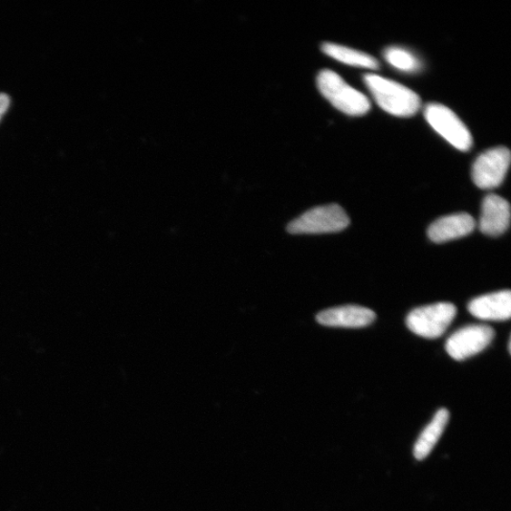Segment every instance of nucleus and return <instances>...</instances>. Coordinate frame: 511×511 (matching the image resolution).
Returning <instances> with one entry per match:
<instances>
[{
  "instance_id": "6e6552de",
  "label": "nucleus",
  "mask_w": 511,
  "mask_h": 511,
  "mask_svg": "<svg viewBox=\"0 0 511 511\" xmlns=\"http://www.w3.org/2000/svg\"><path fill=\"white\" fill-rule=\"evenodd\" d=\"M510 223V207L503 197L496 194L486 195L482 203L479 221L480 231L492 237L504 234Z\"/></svg>"
},
{
  "instance_id": "4468645a",
  "label": "nucleus",
  "mask_w": 511,
  "mask_h": 511,
  "mask_svg": "<svg viewBox=\"0 0 511 511\" xmlns=\"http://www.w3.org/2000/svg\"><path fill=\"white\" fill-rule=\"evenodd\" d=\"M386 60L398 71L413 74L420 71L419 60L401 47H389L384 53Z\"/></svg>"
},
{
  "instance_id": "f03ea898",
  "label": "nucleus",
  "mask_w": 511,
  "mask_h": 511,
  "mask_svg": "<svg viewBox=\"0 0 511 511\" xmlns=\"http://www.w3.org/2000/svg\"><path fill=\"white\" fill-rule=\"evenodd\" d=\"M317 84L320 93L333 106L349 116H363L371 107L367 96L354 90L341 76L329 70H323L319 74Z\"/></svg>"
},
{
  "instance_id": "f257e3e1",
  "label": "nucleus",
  "mask_w": 511,
  "mask_h": 511,
  "mask_svg": "<svg viewBox=\"0 0 511 511\" xmlns=\"http://www.w3.org/2000/svg\"><path fill=\"white\" fill-rule=\"evenodd\" d=\"M364 81L377 104L388 114L411 117L421 106L419 96L401 84L374 74L365 75Z\"/></svg>"
},
{
  "instance_id": "7ed1b4c3",
  "label": "nucleus",
  "mask_w": 511,
  "mask_h": 511,
  "mask_svg": "<svg viewBox=\"0 0 511 511\" xmlns=\"http://www.w3.org/2000/svg\"><path fill=\"white\" fill-rule=\"evenodd\" d=\"M349 225V218L338 204L319 206L304 212L287 226L290 234L339 232Z\"/></svg>"
},
{
  "instance_id": "20e7f679",
  "label": "nucleus",
  "mask_w": 511,
  "mask_h": 511,
  "mask_svg": "<svg viewBox=\"0 0 511 511\" xmlns=\"http://www.w3.org/2000/svg\"><path fill=\"white\" fill-rule=\"evenodd\" d=\"M457 315V308L449 302H439L412 310L407 325L417 336L435 339L447 331Z\"/></svg>"
},
{
  "instance_id": "ddd939ff",
  "label": "nucleus",
  "mask_w": 511,
  "mask_h": 511,
  "mask_svg": "<svg viewBox=\"0 0 511 511\" xmlns=\"http://www.w3.org/2000/svg\"><path fill=\"white\" fill-rule=\"evenodd\" d=\"M321 50L326 55L343 64L358 66V68L378 70L380 66L379 62L371 55L338 45V44L324 43Z\"/></svg>"
},
{
  "instance_id": "423d86ee",
  "label": "nucleus",
  "mask_w": 511,
  "mask_h": 511,
  "mask_svg": "<svg viewBox=\"0 0 511 511\" xmlns=\"http://www.w3.org/2000/svg\"><path fill=\"white\" fill-rule=\"evenodd\" d=\"M510 164V152L506 147H496L481 153L472 169L474 183L482 190L499 187Z\"/></svg>"
},
{
  "instance_id": "9b49d317",
  "label": "nucleus",
  "mask_w": 511,
  "mask_h": 511,
  "mask_svg": "<svg viewBox=\"0 0 511 511\" xmlns=\"http://www.w3.org/2000/svg\"><path fill=\"white\" fill-rule=\"evenodd\" d=\"M469 312L482 320L505 321L511 316L509 290L481 296L468 305Z\"/></svg>"
},
{
  "instance_id": "f8f14e48",
  "label": "nucleus",
  "mask_w": 511,
  "mask_h": 511,
  "mask_svg": "<svg viewBox=\"0 0 511 511\" xmlns=\"http://www.w3.org/2000/svg\"><path fill=\"white\" fill-rule=\"evenodd\" d=\"M449 420V412L439 409L430 424L421 433L415 444L414 456L418 460L425 459L434 449Z\"/></svg>"
},
{
  "instance_id": "2eb2a0df",
  "label": "nucleus",
  "mask_w": 511,
  "mask_h": 511,
  "mask_svg": "<svg viewBox=\"0 0 511 511\" xmlns=\"http://www.w3.org/2000/svg\"><path fill=\"white\" fill-rule=\"evenodd\" d=\"M10 103V97L7 94L0 93V120H2L7 113Z\"/></svg>"
},
{
  "instance_id": "1a4fd4ad",
  "label": "nucleus",
  "mask_w": 511,
  "mask_h": 511,
  "mask_svg": "<svg viewBox=\"0 0 511 511\" xmlns=\"http://www.w3.org/2000/svg\"><path fill=\"white\" fill-rule=\"evenodd\" d=\"M375 319L372 310L355 305L328 309L317 316L319 324L335 328H363L370 325Z\"/></svg>"
},
{
  "instance_id": "0eeeda50",
  "label": "nucleus",
  "mask_w": 511,
  "mask_h": 511,
  "mask_svg": "<svg viewBox=\"0 0 511 511\" xmlns=\"http://www.w3.org/2000/svg\"><path fill=\"white\" fill-rule=\"evenodd\" d=\"M495 339V330L486 325L464 327L448 339L446 349L457 361L468 359L483 351Z\"/></svg>"
},
{
  "instance_id": "39448f33",
  "label": "nucleus",
  "mask_w": 511,
  "mask_h": 511,
  "mask_svg": "<svg viewBox=\"0 0 511 511\" xmlns=\"http://www.w3.org/2000/svg\"><path fill=\"white\" fill-rule=\"evenodd\" d=\"M425 117L433 129L455 148L462 152H468L472 148L471 132L447 106L428 103L425 108Z\"/></svg>"
},
{
  "instance_id": "9d476101",
  "label": "nucleus",
  "mask_w": 511,
  "mask_h": 511,
  "mask_svg": "<svg viewBox=\"0 0 511 511\" xmlns=\"http://www.w3.org/2000/svg\"><path fill=\"white\" fill-rule=\"evenodd\" d=\"M477 227L476 220L468 213L444 216L429 227V239L437 243L447 242L471 234Z\"/></svg>"
}]
</instances>
